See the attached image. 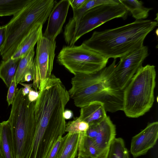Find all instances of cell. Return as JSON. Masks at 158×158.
<instances>
[{
  "instance_id": "17",
  "label": "cell",
  "mask_w": 158,
  "mask_h": 158,
  "mask_svg": "<svg viewBox=\"0 0 158 158\" xmlns=\"http://www.w3.org/2000/svg\"><path fill=\"white\" fill-rule=\"evenodd\" d=\"M85 133L79 134L78 155L82 157L97 158L102 153L98 150L94 140Z\"/></svg>"
},
{
  "instance_id": "4",
  "label": "cell",
  "mask_w": 158,
  "mask_h": 158,
  "mask_svg": "<svg viewBox=\"0 0 158 158\" xmlns=\"http://www.w3.org/2000/svg\"><path fill=\"white\" fill-rule=\"evenodd\" d=\"M156 72L154 65L141 67L123 90V110L129 118L144 115L154 101Z\"/></svg>"
},
{
  "instance_id": "36",
  "label": "cell",
  "mask_w": 158,
  "mask_h": 158,
  "mask_svg": "<svg viewBox=\"0 0 158 158\" xmlns=\"http://www.w3.org/2000/svg\"><path fill=\"white\" fill-rule=\"evenodd\" d=\"M77 158H83L82 157H81V156L78 155V156Z\"/></svg>"
},
{
  "instance_id": "26",
  "label": "cell",
  "mask_w": 158,
  "mask_h": 158,
  "mask_svg": "<svg viewBox=\"0 0 158 158\" xmlns=\"http://www.w3.org/2000/svg\"><path fill=\"white\" fill-rule=\"evenodd\" d=\"M64 137H60L52 148L48 158H57L63 144Z\"/></svg>"
},
{
  "instance_id": "35",
  "label": "cell",
  "mask_w": 158,
  "mask_h": 158,
  "mask_svg": "<svg viewBox=\"0 0 158 158\" xmlns=\"http://www.w3.org/2000/svg\"><path fill=\"white\" fill-rule=\"evenodd\" d=\"M123 158H130L129 152L126 148L124 152Z\"/></svg>"
},
{
  "instance_id": "19",
  "label": "cell",
  "mask_w": 158,
  "mask_h": 158,
  "mask_svg": "<svg viewBox=\"0 0 158 158\" xmlns=\"http://www.w3.org/2000/svg\"><path fill=\"white\" fill-rule=\"evenodd\" d=\"M136 20H143L148 16L149 11L152 8H148L143 6L142 1L137 0H119Z\"/></svg>"
},
{
  "instance_id": "7",
  "label": "cell",
  "mask_w": 158,
  "mask_h": 158,
  "mask_svg": "<svg viewBox=\"0 0 158 158\" xmlns=\"http://www.w3.org/2000/svg\"><path fill=\"white\" fill-rule=\"evenodd\" d=\"M108 60L83 43L63 47L57 56L59 63L74 75L97 73L106 67Z\"/></svg>"
},
{
  "instance_id": "24",
  "label": "cell",
  "mask_w": 158,
  "mask_h": 158,
  "mask_svg": "<svg viewBox=\"0 0 158 158\" xmlns=\"http://www.w3.org/2000/svg\"><path fill=\"white\" fill-rule=\"evenodd\" d=\"M89 126L87 123L81 120L78 117L66 125L65 132L72 134L85 133Z\"/></svg>"
},
{
  "instance_id": "38",
  "label": "cell",
  "mask_w": 158,
  "mask_h": 158,
  "mask_svg": "<svg viewBox=\"0 0 158 158\" xmlns=\"http://www.w3.org/2000/svg\"></svg>"
},
{
  "instance_id": "34",
  "label": "cell",
  "mask_w": 158,
  "mask_h": 158,
  "mask_svg": "<svg viewBox=\"0 0 158 158\" xmlns=\"http://www.w3.org/2000/svg\"><path fill=\"white\" fill-rule=\"evenodd\" d=\"M108 152H104L102 153L97 158H107ZM83 158H91L89 157H84Z\"/></svg>"
},
{
  "instance_id": "22",
  "label": "cell",
  "mask_w": 158,
  "mask_h": 158,
  "mask_svg": "<svg viewBox=\"0 0 158 158\" xmlns=\"http://www.w3.org/2000/svg\"><path fill=\"white\" fill-rule=\"evenodd\" d=\"M35 54L33 48L26 55L21 59L15 76L17 85L20 83L26 73L34 69Z\"/></svg>"
},
{
  "instance_id": "12",
  "label": "cell",
  "mask_w": 158,
  "mask_h": 158,
  "mask_svg": "<svg viewBox=\"0 0 158 158\" xmlns=\"http://www.w3.org/2000/svg\"><path fill=\"white\" fill-rule=\"evenodd\" d=\"M97 124L98 132L93 140L102 153L108 152L111 144L116 138L115 126L107 116Z\"/></svg>"
},
{
  "instance_id": "32",
  "label": "cell",
  "mask_w": 158,
  "mask_h": 158,
  "mask_svg": "<svg viewBox=\"0 0 158 158\" xmlns=\"http://www.w3.org/2000/svg\"><path fill=\"white\" fill-rule=\"evenodd\" d=\"M19 84L24 87V88H22V92L23 95L24 96L27 95L31 88L33 86V83L28 84L20 83Z\"/></svg>"
},
{
  "instance_id": "29",
  "label": "cell",
  "mask_w": 158,
  "mask_h": 158,
  "mask_svg": "<svg viewBox=\"0 0 158 158\" xmlns=\"http://www.w3.org/2000/svg\"><path fill=\"white\" fill-rule=\"evenodd\" d=\"M70 5L73 10H76L81 7L87 0H69Z\"/></svg>"
},
{
  "instance_id": "3",
  "label": "cell",
  "mask_w": 158,
  "mask_h": 158,
  "mask_svg": "<svg viewBox=\"0 0 158 158\" xmlns=\"http://www.w3.org/2000/svg\"><path fill=\"white\" fill-rule=\"evenodd\" d=\"M54 0H30L6 25V40L0 53L3 60L13 55L22 41L36 25H43L54 6Z\"/></svg>"
},
{
  "instance_id": "28",
  "label": "cell",
  "mask_w": 158,
  "mask_h": 158,
  "mask_svg": "<svg viewBox=\"0 0 158 158\" xmlns=\"http://www.w3.org/2000/svg\"><path fill=\"white\" fill-rule=\"evenodd\" d=\"M97 132V124L96 123L89 125L86 134L87 136L94 140L96 137Z\"/></svg>"
},
{
  "instance_id": "5",
  "label": "cell",
  "mask_w": 158,
  "mask_h": 158,
  "mask_svg": "<svg viewBox=\"0 0 158 158\" xmlns=\"http://www.w3.org/2000/svg\"><path fill=\"white\" fill-rule=\"evenodd\" d=\"M22 88L17 89L8 119L12 133L15 158H24L35 128L34 108L28 95H23Z\"/></svg>"
},
{
  "instance_id": "14",
  "label": "cell",
  "mask_w": 158,
  "mask_h": 158,
  "mask_svg": "<svg viewBox=\"0 0 158 158\" xmlns=\"http://www.w3.org/2000/svg\"><path fill=\"white\" fill-rule=\"evenodd\" d=\"M106 112L103 103L94 102L81 108L79 117L90 125L102 120L107 116Z\"/></svg>"
},
{
  "instance_id": "37",
  "label": "cell",
  "mask_w": 158,
  "mask_h": 158,
  "mask_svg": "<svg viewBox=\"0 0 158 158\" xmlns=\"http://www.w3.org/2000/svg\"><path fill=\"white\" fill-rule=\"evenodd\" d=\"M0 158H2V157L0 151Z\"/></svg>"
},
{
  "instance_id": "23",
  "label": "cell",
  "mask_w": 158,
  "mask_h": 158,
  "mask_svg": "<svg viewBox=\"0 0 158 158\" xmlns=\"http://www.w3.org/2000/svg\"><path fill=\"white\" fill-rule=\"evenodd\" d=\"M126 149L123 139L115 138L109 148L107 158H123Z\"/></svg>"
},
{
  "instance_id": "16",
  "label": "cell",
  "mask_w": 158,
  "mask_h": 158,
  "mask_svg": "<svg viewBox=\"0 0 158 158\" xmlns=\"http://www.w3.org/2000/svg\"><path fill=\"white\" fill-rule=\"evenodd\" d=\"M79 134L68 133L57 158H76L78 156Z\"/></svg>"
},
{
  "instance_id": "18",
  "label": "cell",
  "mask_w": 158,
  "mask_h": 158,
  "mask_svg": "<svg viewBox=\"0 0 158 158\" xmlns=\"http://www.w3.org/2000/svg\"><path fill=\"white\" fill-rule=\"evenodd\" d=\"M21 58H10L3 60L0 64V78L8 88L15 78Z\"/></svg>"
},
{
  "instance_id": "8",
  "label": "cell",
  "mask_w": 158,
  "mask_h": 158,
  "mask_svg": "<svg viewBox=\"0 0 158 158\" xmlns=\"http://www.w3.org/2000/svg\"><path fill=\"white\" fill-rule=\"evenodd\" d=\"M56 43L55 40H50L43 35L37 42L33 80V87L36 91L41 89L52 75Z\"/></svg>"
},
{
  "instance_id": "10",
  "label": "cell",
  "mask_w": 158,
  "mask_h": 158,
  "mask_svg": "<svg viewBox=\"0 0 158 158\" xmlns=\"http://www.w3.org/2000/svg\"><path fill=\"white\" fill-rule=\"evenodd\" d=\"M158 138V122L148 123L146 127L131 140L130 151L136 158L144 155L156 144Z\"/></svg>"
},
{
  "instance_id": "11",
  "label": "cell",
  "mask_w": 158,
  "mask_h": 158,
  "mask_svg": "<svg viewBox=\"0 0 158 158\" xmlns=\"http://www.w3.org/2000/svg\"><path fill=\"white\" fill-rule=\"evenodd\" d=\"M70 6L69 0H62L56 2L48 17L47 27L43 35L55 40L61 32Z\"/></svg>"
},
{
  "instance_id": "1",
  "label": "cell",
  "mask_w": 158,
  "mask_h": 158,
  "mask_svg": "<svg viewBox=\"0 0 158 158\" xmlns=\"http://www.w3.org/2000/svg\"><path fill=\"white\" fill-rule=\"evenodd\" d=\"M116 59L96 73L77 74L72 78L68 91L75 106L81 108L94 102L103 103L106 112L123 110V91L114 80L113 73Z\"/></svg>"
},
{
  "instance_id": "13",
  "label": "cell",
  "mask_w": 158,
  "mask_h": 158,
  "mask_svg": "<svg viewBox=\"0 0 158 158\" xmlns=\"http://www.w3.org/2000/svg\"><path fill=\"white\" fill-rule=\"evenodd\" d=\"M43 26L40 24L35 26L22 41L11 58L21 59L26 55L42 35Z\"/></svg>"
},
{
  "instance_id": "15",
  "label": "cell",
  "mask_w": 158,
  "mask_h": 158,
  "mask_svg": "<svg viewBox=\"0 0 158 158\" xmlns=\"http://www.w3.org/2000/svg\"><path fill=\"white\" fill-rule=\"evenodd\" d=\"M0 151L2 158H15L12 133L8 120L0 123Z\"/></svg>"
},
{
  "instance_id": "2",
  "label": "cell",
  "mask_w": 158,
  "mask_h": 158,
  "mask_svg": "<svg viewBox=\"0 0 158 158\" xmlns=\"http://www.w3.org/2000/svg\"><path fill=\"white\" fill-rule=\"evenodd\" d=\"M158 25L151 20H135L124 25L95 31L83 43L109 59H116L143 46L147 35Z\"/></svg>"
},
{
  "instance_id": "25",
  "label": "cell",
  "mask_w": 158,
  "mask_h": 158,
  "mask_svg": "<svg viewBox=\"0 0 158 158\" xmlns=\"http://www.w3.org/2000/svg\"><path fill=\"white\" fill-rule=\"evenodd\" d=\"M17 85L15 77L11 81L7 94L6 100L8 106L12 105L13 103L17 89Z\"/></svg>"
},
{
  "instance_id": "21",
  "label": "cell",
  "mask_w": 158,
  "mask_h": 158,
  "mask_svg": "<svg viewBox=\"0 0 158 158\" xmlns=\"http://www.w3.org/2000/svg\"><path fill=\"white\" fill-rule=\"evenodd\" d=\"M30 0H0V16L14 15L23 9Z\"/></svg>"
},
{
  "instance_id": "9",
  "label": "cell",
  "mask_w": 158,
  "mask_h": 158,
  "mask_svg": "<svg viewBox=\"0 0 158 158\" xmlns=\"http://www.w3.org/2000/svg\"><path fill=\"white\" fill-rule=\"evenodd\" d=\"M148 55V48L143 46L120 58L114 70L115 81L121 90L124 89L139 69Z\"/></svg>"
},
{
  "instance_id": "20",
  "label": "cell",
  "mask_w": 158,
  "mask_h": 158,
  "mask_svg": "<svg viewBox=\"0 0 158 158\" xmlns=\"http://www.w3.org/2000/svg\"><path fill=\"white\" fill-rule=\"evenodd\" d=\"M118 0H87L81 8L73 10V16L69 19L65 26H71L76 23L88 10L96 6L101 5L114 3L119 2Z\"/></svg>"
},
{
  "instance_id": "6",
  "label": "cell",
  "mask_w": 158,
  "mask_h": 158,
  "mask_svg": "<svg viewBox=\"0 0 158 158\" xmlns=\"http://www.w3.org/2000/svg\"><path fill=\"white\" fill-rule=\"evenodd\" d=\"M128 13L119 2L94 7L87 11L76 23L65 27L64 36L66 43L68 46H73L85 34L112 19L122 18L125 19Z\"/></svg>"
},
{
  "instance_id": "27",
  "label": "cell",
  "mask_w": 158,
  "mask_h": 158,
  "mask_svg": "<svg viewBox=\"0 0 158 158\" xmlns=\"http://www.w3.org/2000/svg\"><path fill=\"white\" fill-rule=\"evenodd\" d=\"M6 25L0 26V54L5 44L6 38Z\"/></svg>"
},
{
  "instance_id": "31",
  "label": "cell",
  "mask_w": 158,
  "mask_h": 158,
  "mask_svg": "<svg viewBox=\"0 0 158 158\" xmlns=\"http://www.w3.org/2000/svg\"><path fill=\"white\" fill-rule=\"evenodd\" d=\"M33 74L34 69L31 70L25 74L20 83L25 81L29 82L31 81H32Z\"/></svg>"
},
{
  "instance_id": "30",
  "label": "cell",
  "mask_w": 158,
  "mask_h": 158,
  "mask_svg": "<svg viewBox=\"0 0 158 158\" xmlns=\"http://www.w3.org/2000/svg\"><path fill=\"white\" fill-rule=\"evenodd\" d=\"M40 91H36L33 90L31 88L28 94L29 100L31 102L36 101L38 97Z\"/></svg>"
},
{
  "instance_id": "33",
  "label": "cell",
  "mask_w": 158,
  "mask_h": 158,
  "mask_svg": "<svg viewBox=\"0 0 158 158\" xmlns=\"http://www.w3.org/2000/svg\"><path fill=\"white\" fill-rule=\"evenodd\" d=\"M63 115L65 119H69L73 117V114L71 110H64Z\"/></svg>"
}]
</instances>
